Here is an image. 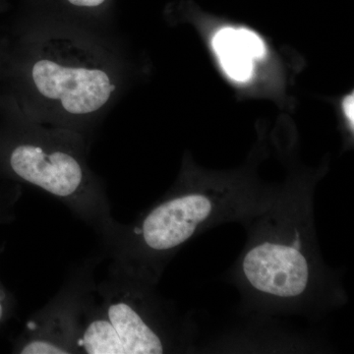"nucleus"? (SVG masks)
I'll use <instances>...</instances> for the list:
<instances>
[{
	"mask_svg": "<svg viewBox=\"0 0 354 354\" xmlns=\"http://www.w3.org/2000/svg\"><path fill=\"white\" fill-rule=\"evenodd\" d=\"M213 46L223 69L237 82H246L253 74V59L264 57L262 39L246 29L223 28L213 39Z\"/></svg>",
	"mask_w": 354,
	"mask_h": 354,
	"instance_id": "nucleus-7",
	"label": "nucleus"
},
{
	"mask_svg": "<svg viewBox=\"0 0 354 354\" xmlns=\"http://www.w3.org/2000/svg\"><path fill=\"white\" fill-rule=\"evenodd\" d=\"M243 272L256 290L281 297L301 295L309 279L308 263L293 247L264 242L246 254Z\"/></svg>",
	"mask_w": 354,
	"mask_h": 354,
	"instance_id": "nucleus-6",
	"label": "nucleus"
},
{
	"mask_svg": "<svg viewBox=\"0 0 354 354\" xmlns=\"http://www.w3.org/2000/svg\"><path fill=\"white\" fill-rule=\"evenodd\" d=\"M212 209L204 195H181L153 209L134 232L148 250L167 252L187 241L211 215Z\"/></svg>",
	"mask_w": 354,
	"mask_h": 354,
	"instance_id": "nucleus-5",
	"label": "nucleus"
},
{
	"mask_svg": "<svg viewBox=\"0 0 354 354\" xmlns=\"http://www.w3.org/2000/svg\"><path fill=\"white\" fill-rule=\"evenodd\" d=\"M50 2L55 8L48 19L111 32L104 15L109 0H50Z\"/></svg>",
	"mask_w": 354,
	"mask_h": 354,
	"instance_id": "nucleus-8",
	"label": "nucleus"
},
{
	"mask_svg": "<svg viewBox=\"0 0 354 354\" xmlns=\"http://www.w3.org/2000/svg\"><path fill=\"white\" fill-rule=\"evenodd\" d=\"M113 288L109 285L106 290L104 288L99 305L93 302L86 304L76 339L77 353H164V344L157 333L145 322L131 302Z\"/></svg>",
	"mask_w": 354,
	"mask_h": 354,
	"instance_id": "nucleus-3",
	"label": "nucleus"
},
{
	"mask_svg": "<svg viewBox=\"0 0 354 354\" xmlns=\"http://www.w3.org/2000/svg\"><path fill=\"white\" fill-rule=\"evenodd\" d=\"M16 193L17 192L15 191L12 192L8 188L0 189V223L9 221L10 216H12L11 211H12L14 201H15L12 196ZM2 250H3V246H0V254ZM14 308H15V299L0 279V329L11 318Z\"/></svg>",
	"mask_w": 354,
	"mask_h": 354,
	"instance_id": "nucleus-9",
	"label": "nucleus"
},
{
	"mask_svg": "<svg viewBox=\"0 0 354 354\" xmlns=\"http://www.w3.org/2000/svg\"><path fill=\"white\" fill-rule=\"evenodd\" d=\"M82 288V286H81ZM80 291H64L57 302L28 323L15 342L13 353L21 354L77 353L76 339L88 298Z\"/></svg>",
	"mask_w": 354,
	"mask_h": 354,
	"instance_id": "nucleus-4",
	"label": "nucleus"
},
{
	"mask_svg": "<svg viewBox=\"0 0 354 354\" xmlns=\"http://www.w3.org/2000/svg\"><path fill=\"white\" fill-rule=\"evenodd\" d=\"M0 181L26 183L64 203L108 239L116 227L104 181L91 169L92 141L0 104Z\"/></svg>",
	"mask_w": 354,
	"mask_h": 354,
	"instance_id": "nucleus-2",
	"label": "nucleus"
},
{
	"mask_svg": "<svg viewBox=\"0 0 354 354\" xmlns=\"http://www.w3.org/2000/svg\"><path fill=\"white\" fill-rule=\"evenodd\" d=\"M354 97L353 94L348 95L344 102V111L346 115L348 116L349 121H351V124L353 125L354 120Z\"/></svg>",
	"mask_w": 354,
	"mask_h": 354,
	"instance_id": "nucleus-10",
	"label": "nucleus"
},
{
	"mask_svg": "<svg viewBox=\"0 0 354 354\" xmlns=\"http://www.w3.org/2000/svg\"><path fill=\"white\" fill-rule=\"evenodd\" d=\"M127 76L114 32L39 17L0 37V104L90 141Z\"/></svg>",
	"mask_w": 354,
	"mask_h": 354,
	"instance_id": "nucleus-1",
	"label": "nucleus"
}]
</instances>
